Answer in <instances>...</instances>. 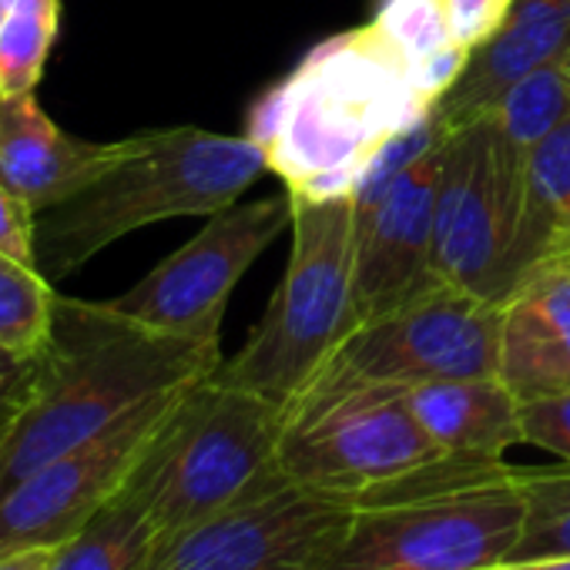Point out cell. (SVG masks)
I'll list each match as a JSON object with an SVG mask.
<instances>
[{"instance_id":"ba28073f","label":"cell","mask_w":570,"mask_h":570,"mask_svg":"<svg viewBox=\"0 0 570 570\" xmlns=\"http://www.w3.org/2000/svg\"><path fill=\"white\" fill-rule=\"evenodd\" d=\"M523 208V155L493 115L450 131L436 202L433 265L456 289L503 303L513 293V262Z\"/></svg>"},{"instance_id":"d4e9b609","label":"cell","mask_w":570,"mask_h":570,"mask_svg":"<svg viewBox=\"0 0 570 570\" xmlns=\"http://www.w3.org/2000/svg\"><path fill=\"white\" fill-rule=\"evenodd\" d=\"M45 373V350L24 353L0 343V443L11 436L18 420L38 396Z\"/></svg>"},{"instance_id":"4dcf8cb0","label":"cell","mask_w":570,"mask_h":570,"mask_svg":"<svg viewBox=\"0 0 570 570\" xmlns=\"http://www.w3.org/2000/svg\"><path fill=\"white\" fill-rule=\"evenodd\" d=\"M4 14H8V4H4V0H0V24H4Z\"/></svg>"},{"instance_id":"ffe728a7","label":"cell","mask_w":570,"mask_h":570,"mask_svg":"<svg viewBox=\"0 0 570 570\" xmlns=\"http://www.w3.org/2000/svg\"><path fill=\"white\" fill-rule=\"evenodd\" d=\"M0 24V101L35 95L61 28V0H4Z\"/></svg>"},{"instance_id":"8992f818","label":"cell","mask_w":570,"mask_h":570,"mask_svg":"<svg viewBox=\"0 0 570 570\" xmlns=\"http://www.w3.org/2000/svg\"><path fill=\"white\" fill-rule=\"evenodd\" d=\"M360 323L356 198H293L289 262L252 336L232 360H222L215 376L285 410Z\"/></svg>"},{"instance_id":"8fae6325","label":"cell","mask_w":570,"mask_h":570,"mask_svg":"<svg viewBox=\"0 0 570 570\" xmlns=\"http://www.w3.org/2000/svg\"><path fill=\"white\" fill-rule=\"evenodd\" d=\"M350 503L275 483L158 543L145 570H320Z\"/></svg>"},{"instance_id":"e0dca14e","label":"cell","mask_w":570,"mask_h":570,"mask_svg":"<svg viewBox=\"0 0 570 570\" xmlns=\"http://www.w3.org/2000/svg\"><path fill=\"white\" fill-rule=\"evenodd\" d=\"M406 403L423 433L456 460H503L523 443L520 400L500 376L430 380L406 386Z\"/></svg>"},{"instance_id":"7a4b0ae2","label":"cell","mask_w":570,"mask_h":570,"mask_svg":"<svg viewBox=\"0 0 570 570\" xmlns=\"http://www.w3.org/2000/svg\"><path fill=\"white\" fill-rule=\"evenodd\" d=\"M222 366V340L151 330L115 303L55 299L35 403L0 443V493L95 440L141 403L191 386Z\"/></svg>"},{"instance_id":"6da1fadb","label":"cell","mask_w":570,"mask_h":570,"mask_svg":"<svg viewBox=\"0 0 570 570\" xmlns=\"http://www.w3.org/2000/svg\"><path fill=\"white\" fill-rule=\"evenodd\" d=\"M433 108L370 21L320 41L268 85L245 115V138L293 198L320 202L353 195L370 161Z\"/></svg>"},{"instance_id":"9a60e30c","label":"cell","mask_w":570,"mask_h":570,"mask_svg":"<svg viewBox=\"0 0 570 570\" xmlns=\"http://www.w3.org/2000/svg\"><path fill=\"white\" fill-rule=\"evenodd\" d=\"M570 55V0H513L507 21L470 51L456 85L436 101V115L453 131L490 115L527 75Z\"/></svg>"},{"instance_id":"ac0fdd59","label":"cell","mask_w":570,"mask_h":570,"mask_svg":"<svg viewBox=\"0 0 570 570\" xmlns=\"http://www.w3.org/2000/svg\"><path fill=\"white\" fill-rule=\"evenodd\" d=\"M570 262V121L523 158V208L513 289L527 275Z\"/></svg>"},{"instance_id":"5b68a950","label":"cell","mask_w":570,"mask_h":570,"mask_svg":"<svg viewBox=\"0 0 570 570\" xmlns=\"http://www.w3.org/2000/svg\"><path fill=\"white\" fill-rule=\"evenodd\" d=\"M282 406L212 373L175 400L118 497L141 510L161 540L198 527L282 483Z\"/></svg>"},{"instance_id":"44dd1931","label":"cell","mask_w":570,"mask_h":570,"mask_svg":"<svg viewBox=\"0 0 570 570\" xmlns=\"http://www.w3.org/2000/svg\"><path fill=\"white\" fill-rule=\"evenodd\" d=\"M503 138L523 158L563 121H570V55L527 75L490 111Z\"/></svg>"},{"instance_id":"cb8c5ba5","label":"cell","mask_w":570,"mask_h":570,"mask_svg":"<svg viewBox=\"0 0 570 570\" xmlns=\"http://www.w3.org/2000/svg\"><path fill=\"white\" fill-rule=\"evenodd\" d=\"M373 24L406 61L410 75L453 41L440 0H380Z\"/></svg>"},{"instance_id":"603a6c76","label":"cell","mask_w":570,"mask_h":570,"mask_svg":"<svg viewBox=\"0 0 570 570\" xmlns=\"http://www.w3.org/2000/svg\"><path fill=\"white\" fill-rule=\"evenodd\" d=\"M55 282L0 252V343L24 353L45 350L55 323Z\"/></svg>"},{"instance_id":"4fadbf2b","label":"cell","mask_w":570,"mask_h":570,"mask_svg":"<svg viewBox=\"0 0 570 570\" xmlns=\"http://www.w3.org/2000/svg\"><path fill=\"white\" fill-rule=\"evenodd\" d=\"M446 138L423 151L376 205L356 212V299L363 320L400 306L440 278L433 235Z\"/></svg>"},{"instance_id":"30bf717a","label":"cell","mask_w":570,"mask_h":570,"mask_svg":"<svg viewBox=\"0 0 570 570\" xmlns=\"http://www.w3.org/2000/svg\"><path fill=\"white\" fill-rule=\"evenodd\" d=\"M285 228H293L289 191L228 205L208 215L195 238L111 303L151 330L188 340H222V320L235 285Z\"/></svg>"},{"instance_id":"d6986e66","label":"cell","mask_w":570,"mask_h":570,"mask_svg":"<svg viewBox=\"0 0 570 570\" xmlns=\"http://www.w3.org/2000/svg\"><path fill=\"white\" fill-rule=\"evenodd\" d=\"M161 537L118 493L65 543L51 547L48 570H145Z\"/></svg>"},{"instance_id":"3957f363","label":"cell","mask_w":570,"mask_h":570,"mask_svg":"<svg viewBox=\"0 0 570 570\" xmlns=\"http://www.w3.org/2000/svg\"><path fill=\"white\" fill-rule=\"evenodd\" d=\"M131 151L75 198L38 215V272L75 275L111 242L168 218L215 215L265 171L262 148L245 135L155 128L131 135Z\"/></svg>"},{"instance_id":"2e32d148","label":"cell","mask_w":570,"mask_h":570,"mask_svg":"<svg viewBox=\"0 0 570 570\" xmlns=\"http://www.w3.org/2000/svg\"><path fill=\"white\" fill-rule=\"evenodd\" d=\"M520 403L570 393V262L550 265L500 303V370Z\"/></svg>"},{"instance_id":"5bb4252c","label":"cell","mask_w":570,"mask_h":570,"mask_svg":"<svg viewBox=\"0 0 570 570\" xmlns=\"http://www.w3.org/2000/svg\"><path fill=\"white\" fill-rule=\"evenodd\" d=\"M118 141H85L61 131L35 95L0 101V181L38 215L75 198L131 151Z\"/></svg>"},{"instance_id":"f546056e","label":"cell","mask_w":570,"mask_h":570,"mask_svg":"<svg viewBox=\"0 0 570 570\" xmlns=\"http://www.w3.org/2000/svg\"><path fill=\"white\" fill-rule=\"evenodd\" d=\"M490 570H570V553L560 557H537V560H507Z\"/></svg>"},{"instance_id":"f1b7e54d","label":"cell","mask_w":570,"mask_h":570,"mask_svg":"<svg viewBox=\"0 0 570 570\" xmlns=\"http://www.w3.org/2000/svg\"><path fill=\"white\" fill-rule=\"evenodd\" d=\"M51 560V547H38V550H18L0 557V570H48Z\"/></svg>"},{"instance_id":"484cf974","label":"cell","mask_w":570,"mask_h":570,"mask_svg":"<svg viewBox=\"0 0 570 570\" xmlns=\"http://www.w3.org/2000/svg\"><path fill=\"white\" fill-rule=\"evenodd\" d=\"M523 443L570 463V393L520 403Z\"/></svg>"},{"instance_id":"277c9868","label":"cell","mask_w":570,"mask_h":570,"mask_svg":"<svg viewBox=\"0 0 570 570\" xmlns=\"http://www.w3.org/2000/svg\"><path fill=\"white\" fill-rule=\"evenodd\" d=\"M527 517L520 466L443 456L350 503L320 570H490Z\"/></svg>"},{"instance_id":"9c48e42d","label":"cell","mask_w":570,"mask_h":570,"mask_svg":"<svg viewBox=\"0 0 570 570\" xmlns=\"http://www.w3.org/2000/svg\"><path fill=\"white\" fill-rule=\"evenodd\" d=\"M497 370L500 303L436 278L400 306L363 320L320 376L406 390L430 380L497 376Z\"/></svg>"},{"instance_id":"7402d4cb","label":"cell","mask_w":570,"mask_h":570,"mask_svg":"<svg viewBox=\"0 0 570 570\" xmlns=\"http://www.w3.org/2000/svg\"><path fill=\"white\" fill-rule=\"evenodd\" d=\"M527 500L523 530L510 560H537L570 553V463L520 466Z\"/></svg>"},{"instance_id":"83f0119b","label":"cell","mask_w":570,"mask_h":570,"mask_svg":"<svg viewBox=\"0 0 570 570\" xmlns=\"http://www.w3.org/2000/svg\"><path fill=\"white\" fill-rule=\"evenodd\" d=\"M0 252L38 268V212L0 181Z\"/></svg>"},{"instance_id":"7c38bea8","label":"cell","mask_w":570,"mask_h":570,"mask_svg":"<svg viewBox=\"0 0 570 570\" xmlns=\"http://www.w3.org/2000/svg\"><path fill=\"white\" fill-rule=\"evenodd\" d=\"M185 390L188 386L141 403L95 440L45 463L8 493H0V557L58 547L75 537L121 490L148 440Z\"/></svg>"},{"instance_id":"52a82bcc","label":"cell","mask_w":570,"mask_h":570,"mask_svg":"<svg viewBox=\"0 0 570 570\" xmlns=\"http://www.w3.org/2000/svg\"><path fill=\"white\" fill-rule=\"evenodd\" d=\"M446 453L416 423L403 386L320 376L282 416L278 473L285 483L360 500Z\"/></svg>"},{"instance_id":"4316f807","label":"cell","mask_w":570,"mask_h":570,"mask_svg":"<svg viewBox=\"0 0 570 570\" xmlns=\"http://www.w3.org/2000/svg\"><path fill=\"white\" fill-rule=\"evenodd\" d=\"M440 8L450 38L473 51L507 21L513 0H440Z\"/></svg>"}]
</instances>
